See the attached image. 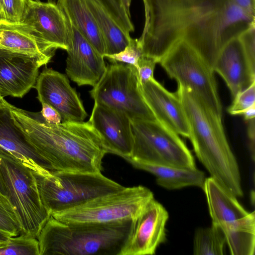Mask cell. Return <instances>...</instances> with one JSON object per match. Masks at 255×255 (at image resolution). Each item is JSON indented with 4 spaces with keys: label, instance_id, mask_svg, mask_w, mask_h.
<instances>
[{
    "label": "cell",
    "instance_id": "cell-18",
    "mask_svg": "<svg viewBox=\"0 0 255 255\" xmlns=\"http://www.w3.org/2000/svg\"><path fill=\"white\" fill-rule=\"evenodd\" d=\"M44 64L36 58L0 50V95L22 98L34 88L39 68Z\"/></svg>",
    "mask_w": 255,
    "mask_h": 255
},
{
    "label": "cell",
    "instance_id": "cell-19",
    "mask_svg": "<svg viewBox=\"0 0 255 255\" xmlns=\"http://www.w3.org/2000/svg\"><path fill=\"white\" fill-rule=\"evenodd\" d=\"M213 70L224 79L233 98L255 82V70L251 67L238 37L223 47Z\"/></svg>",
    "mask_w": 255,
    "mask_h": 255
},
{
    "label": "cell",
    "instance_id": "cell-21",
    "mask_svg": "<svg viewBox=\"0 0 255 255\" xmlns=\"http://www.w3.org/2000/svg\"><path fill=\"white\" fill-rule=\"evenodd\" d=\"M0 50L36 58L46 65L53 54L48 52L27 25L0 19Z\"/></svg>",
    "mask_w": 255,
    "mask_h": 255
},
{
    "label": "cell",
    "instance_id": "cell-38",
    "mask_svg": "<svg viewBox=\"0 0 255 255\" xmlns=\"http://www.w3.org/2000/svg\"><path fill=\"white\" fill-rule=\"evenodd\" d=\"M0 19L5 20L2 0H0Z\"/></svg>",
    "mask_w": 255,
    "mask_h": 255
},
{
    "label": "cell",
    "instance_id": "cell-32",
    "mask_svg": "<svg viewBox=\"0 0 255 255\" xmlns=\"http://www.w3.org/2000/svg\"><path fill=\"white\" fill-rule=\"evenodd\" d=\"M252 68L255 70V23L238 37Z\"/></svg>",
    "mask_w": 255,
    "mask_h": 255
},
{
    "label": "cell",
    "instance_id": "cell-22",
    "mask_svg": "<svg viewBox=\"0 0 255 255\" xmlns=\"http://www.w3.org/2000/svg\"><path fill=\"white\" fill-rule=\"evenodd\" d=\"M134 167L147 171L156 177L160 186L168 190H176L189 186L203 188L206 177L204 172L194 168L147 164L128 160Z\"/></svg>",
    "mask_w": 255,
    "mask_h": 255
},
{
    "label": "cell",
    "instance_id": "cell-12",
    "mask_svg": "<svg viewBox=\"0 0 255 255\" xmlns=\"http://www.w3.org/2000/svg\"><path fill=\"white\" fill-rule=\"evenodd\" d=\"M21 22L34 31L48 52L54 54L57 49H68L71 39L68 21L57 4L28 0Z\"/></svg>",
    "mask_w": 255,
    "mask_h": 255
},
{
    "label": "cell",
    "instance_id": "cell-6",
    "mask_svg": "<svg viewBox=\"0 0 255 255\" xmlns=\"http://www.w3.org/2000/svg\"><path fill=\"white\" fill-rule=\"evenodd\" d=\"M33 172L42 202L51 215L125 187L101 172Z\"/></svg>",
    "mask_w": 255,
    "mask_h": 255
},
{
    "label": "cell",
    "instance_id": "cell-33",
    "mask_svg": "<svg viewBox=\"0 0 255 255\" xmlns=\"http://www.w3.org/2000/svg\"><path fill=\"white\" fill-rule=\"evenodd\" d=\"M157 62L153 59L143 55L138 63L137 70L140 84L153 78V72Z\"/></svg>",
    "mask_w": 255,
    "mask_h": 255
},
{
    "label": "cell",
    "instance_id": "cell-31",
    "mask_svg": "<svg viewBox=\"0 0 255 255\" xmlns=\"http://www.w3.org/2000/svg\"><path fill=\"white\" fill-rule=\"evenodd\" d=\"M28 0H2L5 20L13 23L22 21Z\"/></svg>",
    "mask_w": 255,
    "mask_h": 255
},
{
    "label": "cell",
    "instance_id": "cell-30",
    "mask_svg": "<svg viewBox=\"0 0 255 255\" xmlns=\"http://www.w3.org/2000/svg\"><path fill=\"white\" fill-rule=\"evenodd\" d=\"M233 98V102L228 109L232 115H241L243 111L255 105V82Z\"/></svg>",
    "mask_w": 255,
    "mask_h": 255
},
{
    "label": "cell",
    "instance_id": "cell-24",
    "mask_svg": "<svg viewBox=\"0 0 255 255\" xmlns=\"http://www.w3.org/2000/svg\"><path fill=\"white\" fill-rule=\"evenodd\" d=\"M102 33L106 54L121 52L128 45L131 38L115 22L99 0H84Z\"/></svg>",
    "mask_w": 255,
    "mask_h": 255
},
{
    "label": "cell",
    "instance_id": "cell-10",
    "mask_svg": "<svg viewBox=\"0 0 255 255\" xmlns=\"http://www.w3.org/2000/svg\"><path fill=\"white\" fill-rule=\"evenodd\" d=\"M152 192L138 185L97 197L75 207L51 214L66 223H109L134 219L154 199Z\"/></svg>",
    "mask_w": 255,
    "mask_h": 255
},
{
    "label": "cell",
    "instance_id": "cell-25",
    "mask_svg": "<svg viewBox=\"0 0 255 255\" xmlns=\"http://www.w3.org/2000/svg\"><path fill=\"white\" fill-rule=\"evenodd\" d=\"M226 241L225 235L217 225L199 228L195 232L193 254L195 255H223Z\"/></svg>",
    "mask_w": 255,
    "mask_h": 255
},
{
    "label": "cell",
    "instance_id": "cell-39",
    "mask_svg": "<svg viewBox=\"0 0 255 255\" xmlns=\"http://www.w3.org/2000/svg\"><path fill=\"white\" fill-rule=\"evenodd\" d=\"M0 194L6 196L5 188L3 184L1 177L0 175Z\"/></svg>",
    "mask_w": 255,
    "mask_h": 255
},
{
    "label": "cell",
    "instance_id": "cell-13",
    "mask_svg": "<svg viewBox=\"0 0 255 255\" xmlns=\"http://www.w3.org/2000/svg\"><path fill=\"white\" fill-rule=\"evenodd\" d=\"M167 211L154 198L132 220L131 229L121 255H154L166 240Z\"/></svg>",
    "mask_w": 255,
    "mask_h": 255
},
{
    "label": "cell",
    "instance_id": "cell-15",
    "mask_svg": "<svg viewBox=\"0 0 255 255\" xmlns=\"http://www.w3.org/2000/svg\"><path fill=\"white\" fill-rule=\"evenodd\" d=\"M67 18L71 39L69 48L66 51V74L78 86L94 87L106 70L105 57Z\"/></svg>",
    "mask_w": 255,
    "mask_h": 255
},
{
    "label": "cell",
    "instance_id": "cell-9",
    "mask_svg": "<svg viewBox=\"0 0 255 255\" xmlns=\"http://www.w3.org/2000/svg\"><path fill=\"white\" fill-rule=\"evenodd\" d=\"M133 143L126 160L194 168V158L178 134L157 120H130Z\"/></svg>",
    "mask_w": 255,
    "mask_h": 255
},
{
    "label": "cell",
    "instance_id": "cell-8",
    "mask_svg": "<svg viewBox=\"0 0 255 255\" xmlns=\"http://www.w3.org/2000/svg\"><path fill=\"white\" fill-rule=\"evenodd\" d=\"M140 84L134 66L111 62L90 93L95 103L120 111L130 120H156L143 98Z\"/></svg>",
    "mask_w": 255,
    "mask_h": 255
},
{
    "label": "cell",
    "instance_id": "cell-20",
    "mask_svg": "<svg viewBox=\"0 0 255 255\" xmlns=\"http://www.w3.org/2000/svg\"><path fill=\"white\" fill-rule=\"evenodd\" d=\"M8 104L0 106V147L33 172H48L43 160L14 123Z\"/></svg>",
    "mask_w": 255,
    "mask_h": 255
},
{
    "label": "cell",
    "instance_id": "cell-43",
    "mask_svg": "<svg viewBox=\"0 0 255 255\" xmlns=\"http://www.w3.org/2000/svg\"></svg>",
    "mask_w": 255,
    "mask_h": 255
},
{
    "label": "cell",
    "instance_id": "cell-37",
    "mask_svg": "<svg viewBox=\"0 0 255 255\" xmlns=\"http://www.w3.org/2000/svg\"><path fill=\"white\" fill-rule=\"evenodd\" d=\"M241 115L244 116V119L246 121L254 119L255 117V105L243 111Z\"/></svg>",
    "mask_w": 255,
    "mask_h": 255
},
{
    "label": "cell",
    "instance_id": "cell-1",
    "mask_svg": "<svg viewBox=\"0 0 255 255\" xmlns=\"http://www.w3.org/2000/svg\"><path fill=\"white\" fill-rule=\"evenodd\" d=\"M142 1L144 23L138 41L143 55L157 63L183 41L213 69L223 47L255 23L234 0Z\"/></svg>",
    "mask_w": 255,
    "mask_h": 255
},
{
    "label": "cell",
    "instance_id": "cell-28",
    "mask_svg": "<svg viewBox=\"0 0 255 255\" xmlns=\"http://www.w3.org/2000/svg\"><path fill=\"white\" fill-rule=\"evenodd\" d=\"M0 255H40L38 241L20 235L11 237L0 248Z\"/></svg>",
    "mask_w": 255,
    "mask_h": 255
},
{
    "label": "cell",
    "instance_id": "cell-40",
    "mask_svg": "<svg viewBox=\"0 0 255 255\" xmlns=\"http://www.w3.org/2000/svg\"><path fill=\"white\" fill-rule=\"evenodd\" d=\"M6 244H0V248L2 247L3 246H4V245H5Z\"/></svg>",
    "mask_w": 255,
    "mask_h": 255
},
{
    "label": "cell",
    "instance_id": "cell-3",
    "mask_svg": "<svg viewBox=\"0 0 255 255\" xmlns=\"http://www.w3.org/2000/svg\"><path fill=\"white\" fill-rule=\"evenodd\" d=\"M189 126L190 140L199 160L214 179L236 197L243 191L239 166L226 138L222 119L194 93L178 85L176 93Z\"/></svg>",
    "mask_w": 255,
    "mask_h": 255
},
{
    "label": "cell",
    "instance_id": "cell-23",
    "mask_svg": "<svg viewBox=\"0 0 255 255\" xmlns=\"http://www.w3.org/2000/svg\"><path fill=\"white\" fill-rule=\"evenodd\" d=\"M57 5L95 49L106 54L102 33L84 0H58Z\"/></svg>",
    "mask_w": 255,
    "mask_h": 255
},
{
    "label": "cell",
    "instance_id": "cell-2",
    "mask_svg": "<svg viewBox=\"0 0 255 255\" xmlns=\"http://www.w3.org/2000/svg\"><path fill=\"white\" fill-rule=\"evenodd\" d=\"M15 125L54 172H101L108 153L103 139L91 123L47 122L40 112H31L8 104Z\"/></svg>",
    "mask_w": 255,
    "mask_h": 255
},
{
    "label": "cell",
    "instance_id": "cell-41",
    "mask_svg": "<svg viewBox=\"0 0 255 255\" xmlns=\"http://www.w3.org/2000/svg\"><path fill=\"white\" fill-rule=\"evenodd\" d=\"M48 1H52V0H48Z\"/></svg>",
    "mask_w": 255,
    "mask_h": 255
},
{
    "label": "cell",
    "instance_id": "cell-7",
    "mask_svg": "<svg viewBox=\"0 0 255 255\" xmlns=\"http://www.w3.org/2000/svg\"><path fill=\"white\" fill-rule=\"evenodd\" d=\"M204 190L212 224L223 232L230 254L254 255L255 214L249 212L237 197L211 177L206 178Z\"/></svg>",
    "mask_w": 255,
    "mask_h": 255
},
{
    "label": "cell",
    "instance_id": "cell-17",
    "mask_svg": "<svg viewBox=\"0 0 255 255\" xmlns=\"http://www.w3.org/2000/svg\"><path fill=\"white\" fill-rule=\"evenodd\" d=\"M141 94L156 120L177 134L189 138L190 128L182 104L154 78L140 84Z\"/></svg>",
    "mask_w": 255,
    "mask_h": 255
},
{
    "label": "cell",
    "instance_id": "cell-27",
    "mask_svg": "<svg viewBox=\"0 0 255 255\" xmlns=\"http://www.w3.org/2000/svg\"><path fill=\"white\" fill-rule=\"evenodd\" d=\"M117 24L126 33L134 31L130 7L132 0H99Z\"/></svg>",
    "mask_w": 255,
    "mask_h": 255
},
{
    "label": "cell",
    "instance_id": "cell-34",
    "mask_svg": "<svg viewBox=\"0 0 255 255\" xmlns=\"http://www.w3.org/2000/svg\"><path fill=\"white\" fill-rule=\"evenodd\" d=\"M42 110L40 113L44 119L51 124H59L62 118L59 113L52 106L45 103H41Z\"/></svg>",
    "mask_w": 255,
    "mask_h": 255
},
{
    "label": "cell",
    "instance_id": "cell-26",
    "mask_svg": "<svg viewBox=\"0 0 255 255\" xmlns=\"http://www.w3.org/2000/svg\"><path fill=\"white\" fill-rule=\"evenodd\" d=\"M20 224L17 213L6 196L0 194V243L6 241L8 234L19 235Z\"/></svg>",
    "mask_w": 255,
    "mask_h": 255
},
{
    "label": "cell",
    "instance_id": "cell-14",
    "mask_svg": "<svg viewBox=\"0 0 255 255\" xmlns=\"http://www.w3.org/2000/svg\"><path fill=\"white\" fill-rule=\"evenodd\" d=\"M34 88L40 103L54 108L60 115L62 122H83L87 117L79 95L65 75L45 66Z\"/></svg>",
    "mask_w": 255,
    "mask_h": 255
},
{
    "label": "cell",
    "instance_id": "cell-29",
    "mask_svg": "<svg viewBox=\"0 0 255 255\" xmlns=\"http://www.w3.org/2000/svg\"><path fill=\"white\" fill-rule=\"evenodd\" d=\"M143 55L141 47L137 38L131 37L128 45L121 52L111 55H105L104 57L111 62H121L134 66L136 69L140 58Z\"/></svg>",
    "mask_w": 255,
    "mask_h": 255
},
{
    "label": "cell",
    "instance_id": "cell-16",
    "mask_svg": "<svg viewBox=\"0 0 255 255\" xmlns=\"http://www.w3.org/2000/svg\"><path fill=\"white\" fill-rule=\"evenodd\" d=\"M89 121L101 136L108 153L127 159L133 138L129 118L124 113L95 103Z\"/></svg>",
    "mask_w": 255,
    "mask_h": 255
},
{
    "label": "cell",
    "instance_id": "cell-4",
    "mask_svg": "<svg viewBox=\"0 0 255 255\" xmlns=\"http://www.w3.org/2000/svg\"><path fill=\"white\" fill-rule=\"evenodd\" d=\"M132 220L73 223L51 216L37 238L40 255H121Z\"/></svg>",
    "mask_w": 255,
    "mask_h": 255
},
{
    "label": "cell",
    "instance_id": "cell-5",
    "mask_svg": "<svg viewBox=\"0 0 255 255\" xmlns=\"http://www.w3.org/2000/svg\"><path fill=\"white\" fill-rule=\"evenodd\" d=\"M0 175L18 217L19 235L37 239L51 215L42 202L33 171L0 147Z\"/></svg>",
    "mask_w": 255,
    "mask_h": 255
},
{
    "label": "cell",
    "instance_id": "cell-42",
    "mask_svg": "<svg viewBox=\"0 0 255 255\" xmlns=\"http://www.w3.org/2000/svg\"><path fill=\"white\" fill-rule=\"evenodd\" d=\"M2 98V97H1L0 96V98Z\"/></svg>",
    "mask_w": 255,
    "mask_h": 255
},
{
    "label": "cell",
    "instance_id": "cell-35",
    "mask_svg": "<svg viewBox=\"0 0 255 255\" xmlns=\"http://www.w3.org/2000/svg\"><path fill=\"white\" fill-rule=\"evenodd\" d=\"M235 3L247 13L255 17V0H234Z\"/></svg>",
    "mask_w": 255,
    "mask_h": 255
},
{
    "label": "cell",
    "instance_id": "cell-11",
    "mask_svg": "<svg viewBox=\"0 0 255 255\" xmlns=\"http://www.w3.org/2000/svg\"><path fill=\"white\" fill-rule=\"evenodd\" d=\"M159 63L178 85L194 93L215 115L222 119V106L214 71L194 49L185 42L180 41Z\"/></svg>",
    "mask_w": 255,
    "mask_h": 255
},
{
    "label": "cell",
    "instance_id": "cell-36",
    "mask_svg": "<svg viewBox=\"0 0 255 255\" xmlns=\"http://www.w3.org/2000/svg\"><path fill=\"white\" fill-rule=\"evenodd\" d=\"M248 122V132L250 139V148L251 157L253 160H255V118L247 121Z\"/></svg>",
    "mask_w": 255,
    "mask_h": 255
}]
</instances>
